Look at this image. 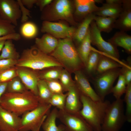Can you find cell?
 I'll return each mask as SVG.
<instances>
[{"label":"cell","instance_id":"cell-4","mask_svg":"<svg viewBox=\"0 0 131 131\" xmlns=\"http://www.w3.org/2000/svg\"><path fill=\"white\" fill-rule=\"evenodd\" d=\"M72 38L59 39L57 45L51 56L66 70L74 72L81 70L84 65L74 45Z\"/></svg>","mask_w":131,"mask_h":131},{"label":"cell","instance_id":"cell-25","mask_svg":"<svg viewBox=\"0 0 131 131\" xmlns=\"http://www.w3.org/2000/svg\"><path fill=\"white\" fill-rule=\"evenodd\" d=\"M90 28L86 36L78 45L77 49L78 54L85 66L88 56L92 50L91 46Z\"/></svg>","mask_w":131,"mask_h":131},{"label":"cell","instance_id":"cell-38","mask_svg":"<svg viewBox=\"0 0 131 131\" xmlns=\"http://www.w3.org/2000/svg\"><path fill=\"white\" fill-rule=\"evenodd\" d=\"M51 92L53 94L63 93V86L58 80H45Z\"/></svg>","mask_w":131,"mask_h":131},{"label":"cell","instance_id":"cell-35","mask_svg":"<svg viewBox=\"0 0 131 131\" xmlns=\"http://www.w3.org/2000/svg\"><path fill=\"white\" fill-rule=\"evenodd\" d=\"M59 79L64 91H67L75 83L72 79L69 72L66 69L62 70Z\"/></svg>","mask_w":131,"mask_h":131},{"label":"cell","instance_id":"cell-11","mask_svg":"<svg viewBox=\"0 0 131 131\" xmlns=\"http://www.w3.org/2000/svg\"><path fill=\"white\" fill-rule=\"evenodd\" d=\"M76 28L70 27L60 22L44 21L41 31L42 33L49 34L56 38L60 39L73 37Z\"/></svg>","mask_w":131,"mask_h":131},{"label":"cell","instance_id":"cell-47","mask_svg":"<svg viewBox=\"0 0 131 131\" xmlns=\"http://www.w3.org/2000/svg\"><path fill=\"white\" fill-rule=\"evenodd\" d=\"M6 40H3L0 41V51L2 50Z\"/></svg>","mask_w":131,"mask_h":131},{"label":"cell","instance_id":"cell-3","mask_svg":"<svg viewBox=\"0 0 131 131\" xmlns=\"http://www.w3.org/2000/svg\"><path fill=\"white\" fill-rule=\"evenodd\" d=\"M16 66L25 67L37 71L63 66L54 57L33 46L23 50Z\"/></svg>","mask_w":131,"mask_h":131},{"label":"cell","instance_id":"cell-15","mask_svg":"<svg viewBox=\"0 0 131 131\" xmlns=\"http://www.w3.org/2000/svg\"><path fill=\"white\" fill-rule=\"evenodd\" d=\"M114 28L125 32L131 30V0H122V10L116 19Z\"/></svg>","mask_w":131,"mask_h":131},{"label":"cell","instance_id":"cell-8","mask_svg":"<svg viewBox=\"0 0 131 131\" xmlns=\"http://www.w3.org/2000/svg\"><path fill=\"white\" fill-rule=\"evenodd\" d=\"M91 43L96 47L99 51L112 58L122 66L124 62L119 60L120 55L117 47L105 41L102 38L101 32L98 28L93 20L90 27Z\"/></svg>","mask_w":131,"mask_h":131},{"label":"cell","instance_id":"cell-26","mask_svg":"<svg viewBox=\"0 0 131 131\" xmlns=\"http://www.w3.org/2000/svg\"><path fill=\"white\" fill-rule=\"evenodd\" d=\"M11 39H8L5 41L0 55V60L13 59L18 60L20 56L15 47Z\"/></svg>","mask_w":131,"mask_h":131},{"label":"cell","instance_id":"cell-13","mask_svg":"<svg viewBox=\"0 0 131 131\" xmlns=\"http://www.w3.org/2000/svg\"><path fill=\"white\" fill-rule=\"evenodd\" d=\"M16 67L17 76L26 89L38 96L37 84L40 79L39 74L36 71L28 68Z\"/></svg>","mask_w":131,"mask_h":131},{"label":"cell","instance_id":"cell-45","mask_svg":"<svg viewBox=\"0 0 131 131\" xmlns=\"http://www.w3.org/2000/svg\"><path fill=\"white\" fill-rule=\"evenodd\" d=\"M37 0H21L22 4L28 9H30L33 7L34 4H36Z\"/></svg>","mask_w":131,"mask_h":131},{"label":"cell","instance_id":"cell-24","mask_svg":"<svg viewBox=\"0 0 131 131\" xmlns=\"http://www.w3.org/2000/svg\"><path fill=\"white\" fill-rule=\"evenodd\" d=\"M100 52L95 73L97 74L112 69L122 67V65L120 64Z\"/></svg>","mask_w":131,"mask_h":131},{"label":"cell","instance_id":"cell-6","mask_svg":"<svg viewBox=\"0 0 131 131\" xmlns=\"http://www.w3.org/2000/svg\"><path fill=\"white\" fill-rule=\"evenodd\" d=\"M51 106L49 104L40 103L34 109L24 114L20 118L19 131H40Z\"/></svg>","mask_w":131,"mask_h":131},{"label":"cell","instance_id":"cell-5","mask_svg":"<svg viewBox=\"0 0 131 131\" xmlns=\"http://www.w3.org/2000/svg\"><path fill=\"white\" fill-rule=\"evenodd\" d=\"M126 121L123 100L121 98L116 99L107 108L102 131H120Z\"/></svg>","mask_w":131,"mask_h":131},{"label":"cell","instance_id":"cell-18","mask_svg":"<svg viewBox=\"0 0 131 131\" xmlns=\"http://www.w3.org/2000/svg\"><path fill=\"white\" fill-rule=\"evenodd\" d=\"M99 7L98 10L93 13L95 15L109 17L116 19L122 10V0H106Z\"/></svg>","mask_w":131,"mask_h":131},{"label":"cell","instance_id":"cell-36","mask_svg":"<svg viewBox=\"0 0 131 131\" xmlns=\"http://www.w3.org/2000/svg\"><path fill=\"white\" fill-rule=\"evenodd\" d=\"M124 101L126 105L125 112L126 121L131 122V83L127 85Z\"/></svg>","mask_w":131,"mask_h":131},{"label":"cell","instance_id":"cell-43","mask_svg":"<svg viewBox=\"0 0 131 131\" xmlns=\"http://www.w3.org/2000/svg\"><path fill=\"white\" fill-rule=\"evenodd\" d=\"M21 38L20 35L16 32L9 34L7 35L0 37V41L2 40H7L11 39L16 41L20 40Z\"/></svg>","mask_w":131,"mask_h":131},{"label":"cell","instance_id":"cell-48","mask_svg":"<svg viewBox=\"0 0 131 131\" xmlns=\"http://www.w3.org/2000/svg\"><path fill=\"white\" fill-rule=\"evenodd\" d=\"M95 2H97L99 3H102L103 1V0H94Z\"/></svg>","mask_w":131,"mask_h":131},{"label":"cell","instance_id":"cell-12","mask_svg":"<svg viewBox=\"0 0 131 131\" xmlns=\"http://www.w3.org/2000/svg\"><path fill=\"white\" fill-rule=\"evenodd\" d=\"M21 15L17 0H0V15L4 19L16 26Z\"/></svg>","mask_w":131,"mask_h":131},{"label":"cell","instance_id":"cell-40","mask_svg":"<svg viewBox=\"0 0 131 131\" xmlns=\"http://www.w3.org/2000/svg\"><path fill=\"white\" fill-rule=\"evenodd\" d=\"M17 60L13 59L0 60V73L16 67Z\"/></svg>","mask_w":131,"mask_h":131},{"label":"cell","instance_id":"cell-41","mask_svg":"<svg viewBox=\"0 0 131 131\" xmlns=\"http://www.w3.org/2000/svg\"><path fill=\"white\" fill-rule=\"evenodd\" d=\"M128 62L127 64L125 62V64L122 66L121 68V74L124 77L127 85L131 83V67L130 64Z\"/></svg>","mask_w":131,"mask_h":131},{"label":"cell","instance_id":"cell-22","mask_svg":"<svg viewBox=\"0 0 131 131\" xmlns=\"http://www.w3.org/2000/svg\"><path fill=\"white\" fill-rule=\"evenodd\" d=\"M95 16L93 13L89 14L81 21L77 28H76L73 38L78 46L86 35L90 24L94 20Z\"/></svg>","mask_w":131,"mask_h":131},{"label":"cell","instance_id":"cell-16","mask_svg":"<svg viewBox=\"0 0 131 131\" xmlns=\"http://www.w3.org/2000/svg\"><path fill=\"white\" fill-rule=\"evenodd\" d=\"M74 73L75 82L80 92L93 100H101L91 87L88 79L82 71L79 70Z\"/></svg>","mask_w":131,"mask_h":131},{"label":"cell","instance_id":"cell-46","mask_svg":"<svg viewBox=\"0 0 131 131\" xmlns=\"http://www.w3.org/2000/svg\"><path fill=\"white\" fill-rule=\"evenodd\" d=\"M8 83V82L0 83V103L1 97L6 91Z\"/></svg>","mask_w":131,"mask_h":131},{"label":"cell","instance_id":"cell-28","mask_svg":"<svg viewBox=\"0 0 131 131\" xmlns=\"http://www.w3.org/2000/svg\"><path fill=\"white\" fill-rule=\"evenodd\" d=\"M37 88L40 103L49 104V101L53 94L50 90L45 81L40 79L38 82Z\"/></svg>","mask_w":131,"mask_h":131},{"label":"cell","instance_id":"cell-37","mask_svg":"<svg viewBox=\"0 0 131 131\" xmlns=\"http://www.w3.org/2000/svg\"><path fill=\"white\" fill-rule=\"evenodd\" d=\"M16 27L4 19L0 15V37L16 33Z\"/></svg>","mask_w":131,"mask_h":131},{"label":"cell","instance_id":"cell-39","mask_svg":"<svg viewBox=\"0 0 131 131\" xmlns=\"http://www.w3.org/2000/svg\"><path fill=\"white\" fill-rule=\"evenodd\" d=\"M17 76V75L16 66L0 73V83L8 82Z\"/></svg>","mask_w":131,"mask_h":131},{"label":"cell","instance_id":"cell-44","mask_svg":"<svg viewBox=\"0 0 131 131\" xmlns=\"http://www.w3.org/2000/svg\"><path fill=\"white\" fill-rule=\"evenodd\" d=\"M52 1V0H37L36 4L39 7L40 10L42 11Z\"/></svg>","mask_w":131,"mask_h":131},{"label":"cell","instance_id":"cell-20","mask_svg":"<svg viewBox=\"0 0 131 131\" xmlns=\"http://www.w3.org/2000/svg\"><path fill=\"white\" fill-rule=\"evenodd\" d=\"M35 43L36 47L38 49L48 54L55 50L57 45L58 40L51 35L46 33L41 38H36Z\"/></svg>","mask_w":131,"mask_h":131},{"label":"cell","instance_id":"cell-10","mask_svg":"<svg viewBox=\"0 0 131 131\" xmlns=\"http://www.w3.org/2000/svg\"><path fill=\"white\" fill-rule=\"evenodd\" d=\"M57 118L63 123L66 131H93L79 113H72L58 110Z\"/></svg>","mask_w":131,"mask_h":131},{"label":"cell","instance_id":"cell-33","mask_svg":"<svg viewBox=\"0 0 131 131\" xmlns=\"http://www.w3.org/2000/svg\"><path fill=\"white\" fill-rule=\"evenodd\" d=\"M62 67H54L39 74L40 79L45 80H58L62 70Z\"/></svg>","mask_w":131,"mask_h":131},{"label":"cell","instance_id":"cell-19","mask_svg":"<svg viewBox=\"0 0 131 131\" xmlns=\"http://www.w3.org/2000/svg\"><path fill=\"white\" fill-rule=\"evenodd\" d=\"M74 4L75 14L79 21H82L88 15L99 9L100 7L96 5L94 0H75Z\"/></svg>","mask_w":131,"mask_h":131},{"label":"cell","instance_id":"cell-42","mask_svg":"<svg viewBox=\"0 0 131 131\" xmlns=\"http://www.w3.org/2000/svg\"><path fill=\"white\" fill-rule=\"evenodd\" d=\"M17 0L19 4L21 12V22L23 23L27 21L29 17H31L30 11L23 5L21 0Z\"/></svg>","mask_w":131,"mask_h":131},{"label":"cell","instance_id":"cell-49","mask_svg":"<svg viewBox=\"0 0 131 131\" xmlns=\"http://www.w3.org/2000/svg\"><path fill=\"white\" fill-rule=\"evenodd\" d=\"M66 131L65 130V131Z\"/></svg>","mask_w":131,"mask_h":131},{"label":"cell","instance_id":"cell-34","mask_svg":"<svg viewBox=\"0 0 131 131\" xmlns=\"http://www.w3.org/2000/svg\"><path fill=\"white\" fill-rule=\"evenodd\" d=\"M67 93L53 94L49 100V104L55 107L58 110L64 109Z\"/></svg>","mask_w":131,"mask_h":131},{"label":"cell","instance_id":"cell-14","mask_svg":"<svg viewBox=\"0 0 131 131\" xmlns=\"http://www.w3.org/2000/svg\"><path fill=\"white\" fill-rule=\"evenodd\" d=\"M20 118L0 106V131H19Z\"/></svg>","mask_w":131,"mask_h":131},{"label":"cell","instance_id":"cell-1","mask_svg":"<svg viewBox=\"0 0 131 131\" xmlns=\"http://www.w3.org/2000/svg\"><path fill=\"white\" fill-rule=\"evenodd\" d=\"M40 103L38 97L27 90L21 93L5 92L1 97L0 106L19 116L34 109Z\"/></svg>","mask_w":131,"mask_h":131},{"label":"cell","instance_id":"cell-32","mask_svg":"<svg viewBox=\"0 0 131 131\" xmlns=\"http://www.w3.org/2000/svg\"><path fill=\"white\" fill-rule=\"evenodd\" d=\"M127 84L123 75L120 74L118 76L117 82L112 89L111 93L116 99L121 98L122 95L126 91Z\"/></svg>","mask_w":131,"mask_h":131},{"label":"cell","instance_id":"cell-31","mask_svg":"<svg viewBox=\"0 0 131 131\" xmlns=\"http://www.w3.org/2000/svg\"><path fill=\"white\" fill-rule=\"evenodd\" d=\"M27 90L20 78L17 76L8 82L5 92L21 93Z\"/></svg>","mask_w":131,"mask_h":131},{"label":"cell","instance_id":"cell-23","mask_svg":"<svg viewBox=\"0 0 131 131\" xmlns=\"http://www.w3.org/2000/svg\"><path fill=\"white\" fill-rule=\"evenodd\" d=\"M58 110L55 107L48 114L41 126L44 131H64L65 130V127L63 124L58 126L56 125V121Z\"/></svg>","mask_w":131,"mask_h":131},{"label":"cell","instance_id":"cell-7","mask_svg":"<svg viewBox=\"0 0 131 131\" xmlns=\"http://www.w3.org/2000/svg\"><path fill=\"white\" fill-rule=\"evenodd\" d=\"M71 2L68 0L56 1L52 9L45 7L42 10L41 19L48 21L51 17L54 19L65 20L72 25L77 24L74 21L73 16V7Z\"/></svg>","mask_w":131,"mask_h":131},{"label":"cell","instance_id":"cell-17","mask_svg":"<svg viewBox=\"0 0 131 131\" xmlns=\"http://www.w3.org/2000/svg\"><path fill=\"white\" fill-rule=\"evenodd\" d=\"M67 92L64 110L70 113H79L82 105L80 92L76 84L71 87Z\"/></svg>","mask_w":131,"mask_h":131},{"label":"cell","instance_id":"cell-30","mask_svg":"<svg viewBox=\"0 0 131 131\" xmlns=\"http://www.w3.org/2000/svg\"><path fill=\"white\" fill-rule=\"evenodd\" d=\"M38 29L36 25L33 23L26 22L23 23L20 28L21 34L27 39H31L37 35Z\"/></svg>","mask_w":131,"mask_h":131},{"label":"cell","instance_id":"cell-21","mask_svg":"<svg viewBox=\"0 0 131 131\" xmlns=\"http://www.w3.org/2000/svg\"><path fill=\"white\" fill-rule=\"evenodd\" d=\"M107 41L116 47H121L128 54H131V36L125 32L121 31L117 32Z\"/></svg>","mask_w":131,"mask_h":131},{"label":"cell","instance_id":"cell-29","mask_svg":"<svg viewBox=\"0 0 131 131\" xmlns=\"http://www.w3.org/2000/svg\"><path fill=\"white\" fill-rule=\"evenodd\" d=\"M100 52L93 48L88 57L85 67L89 74L96 73V68L100 57Z\"/></svg>","mask_w":131,"mask_h":131},{"label":"cell","instance_id":"cell-2","mask_svg":"<svg viewBox=\"0 0 131 131\" xmlns=\"http://www.w3.org/2000/svg\"><path fill=\"white\" fill-rule=\"evenodd\" d=\"M82 105L79 113L93 131H102L101 126L107 108L110 103L108 100H93L80 93Z\"/></svg>","mask_w":131,"mask_h":131},{"label":"cell","instance_id":"cell-27","mask_svg":"<svg viewBox=\"0 0 131 131\" xmlns=\"http://www.w3.org/2000/svg\"><path fill=\"white\" fill-rule=\"evenodd\" d=\"M116 19L110 17L96 15L94 21L98 28L101 32H103L109 33L114 28Z\"/></svg>","mask_w":131,"mask_h":131},{"label":"cell","instance_id":"cell-9","mask_svg":"<svg viewBox=\"0 0 131 131\" xmlns=\"http://www.w3.org/2000/svg\"><path fill=\"white\" fill-rule=\"evenodd\" d=\"M121 68L112 69L97 74L93 83L95 91L101 100L111 93L114 82L121 74Z\"/></svg>","mask_w":131,"mask_h":131}]
</instances>
